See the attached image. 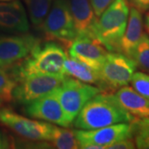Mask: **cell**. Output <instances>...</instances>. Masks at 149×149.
I'll list each match as a JSON object with an SVG mask.
<instances>
[{
	"mask_svg": "<svg viewBox=\"0 0 149 149\" xmlns=\"http://www.w3.org/2000/svg\"><path fill=\"white\" fill-rule=\"evenodd\" d=\"M129 15L128 0H114L97 20L100 42L110 52H119V45Z\"/></svg>",
	"mask_w": 149,
	"mask_h": 149,
	"instance_id": "cell-3",
	"label": "cell"
},
{
	"mask_svg": "<svg viewBox=\"0 0 149 149\" xmlns=\"http://www.w3.org/2000/svg\"><path fill=\"white\" fill-rule=\"evenodd\" d=\"M109 51L100 42L91 37L79 36L70 45V57L84 63L95 70L100 71Z\"/></svg>",
	"mask_w": 149,
	"mask_h": 149,
	"instance_id": "cell-11",
	"label": "cell"
},
{
	"mask_svg": "<svg viewBox=\"0 0 149 149\" xmlns=\"http://www.w3.org/2000/svg\"><path fill=\"white\" fill-rule=\"evenodd\" d=\"M42 27L48 40L71 44L77 33L66 0H54Z\"/></svg>",
	"mask_w": 149,
	"mask_h": 149,
	"instance_id": "cell-5",
	"label": "cell"
},
{
	"mask_svg": "<svg viewBox=\"0 0 149 149\" xmlns=\"http://www.w3.org/2000/svg\"><path fill=\"white\" fill-rule=\"evenodd\" d=\"M90 1L95 15L99 17L114 0H90Z\"/></svg>",
	"mask_w": 149,
	"mask_h": 149,
	"instance_id": "cell-25",
	"label": "cell"
},
{
	"mask_svg": "<svg viewBox=\"0 0 149 149\" xmlns=\"http://www.w3.org/2000/svg\"><path fill=\"white\" fill-rule=\"evenodd\" d=\"M25 109L27 115L33 118L47 121L65 128L70 125L54 91L26 104Z\"/></svg>",
	"mask_w": 149,
	"mask_h": 149,
	"instance_id": "cell-12",
	"label": "cell"
},
{
	"mask_svg": "<svg viewBox=\"0 0 149 149\" xmlns=\"http://www.w3.org/2000/svg\"><path fill=\"white\" fill-rule=\"evenodd\" d=\"M64 73L82 82L99 85L102 89L103 83L100 72L75 59L66 57L64 63Z\"/></svg>",
	"mask_w": 149,
	"mask_h": 149,
	"instance_id": "cell-17",
	"label": "cell"
},
{
	"mask_svg": "<svg viewBox=\"0 0 149 149\" xmlns=\"http://www.w3.org/2000/svg\"><path fill=\"white\" fill-rule=\"evenodd\" d=\"M137 118L129 113L109 94H98L85 104L74 118L79 129H95L119 123H131Z\"/></svg>",
	"mask_w": 149,
	"mask_h": 149,
	"instance_id": "cell-1",
	"label": "cell"
},
{
	"mask_svg": "<svg viewBox=\"0 0 149 149\" xmlns=\"http://www.w3.org/2000/svg\"><path fill=\"white\" fill-rule=\"evenodd\" d=\"M49 141L55 148L59 149L79 148V143L75 137L74 131L65 127L60 128L52 125Z\"/></svg>",
	"mask_w": 149,
	"mask_h": 149,
	"instance_id": "cell-18",
	"label": "cell"
},
{
	"mask_svg": "<svg viewBox=\"0 0 149 149\" xmlns=\"http://www.w3.org/2000/svg\"><path fill=\"white\" fill-rule=\"evenodd\" d=\"M16 85V80L0 67V99L10 101L13 98V91Z\"/></svg>",
	"mask_w": 149,
	"mask_h": 149,
	"instance_id": "cell-22",
	"label": "cell"
},
{
	"mask_svg": "<svg viewBox=\"0 0 149 149\" xmlns=\"http://www.w3.org/2000/svg\"><path fill=\"white\" fill-rule=\"evenodd\" d=\"M54 0H25L30 20L35 27H42Z\"/></svg>",
	"mask_w": 149,
	"mask_h": 149,
	"instance_id": "cell-19",
	"label": "cell"
},
{
	"mask_svg": "<svg viewBox=\"0 0 149 149\" xmlns=\"http://www.w3.org/2000/svg\"><path fill=\"white\" fill-rule=\"evenodd\" d=\"M74 22L77 37L84 36L100 42L97 34V20L90 0H66Z\"/></svg>",
	"mask_w": 149,
	"mask_h": 149,
	"instance_id": "cell-13",
	"label": "cell"
},
{
	"mask_svg": "<svg viewBox=\"0 0 149 149\" xmlns=\"http://www.w3.org/2000/svg\"><path fill=\"white\" fill-rule=\"evenodd\" d=\"M133 60L138 67L149 72V37L147 34L143 33L138 43L133 52Z\"/></svg>",
	"mask_w": 149,
	"mask_h": 149,
	"instance_id": "cell-21",
	"label": "cell"
},
{
	"mask_svg": "<svg viewBox=\"0 0 149 149\" xmlns=\"http://www.w3.org/2000/svg\"><path fill=\"white\" fill-rule=\"evenodd\" d=\"M66 74H38L23 77L17 82L13 98L22 104H27L55 91L61 85Z\"/></svg>",
	"mask_w": 149,
	"mask_h": 149,
	"instance_id": "cell-6",
	"label": "cell"
},
{
	"mask_svg": "<svg viewBox=\"0 0 149 149\" xmlns=\"http://www.w3.org/2000/svg\"><path fill=\"white\" fill-rule=\"evenodd\" d=\"M0 123L23 139L32 141H49L52 124L30 119L8 109L0 110Z\"/></svg>",
	"mask_w": 149,
	"mask_h": 149,
	"instance_id": "cell-9",
	"label": "cell"
},
{
	"mask_svg": "<svg viewBox=\"0 0 149 149\" xmlns=\"http://www.w3.org/2000/svg\"><path fill=\"white\" fill-rule=\"evenodd\" d=\"M1 104H2V100L0 99V105H1Z\"/></svg>",
	"mask_w": 149,
	"mask_h": 149,
	"instance_id": "cell-30",
	"label": "cell"
},
{
	"mask_svg": "<svg viewBox=\"0 0 149 149\" xmlns=\"http://www.w3.org/2000/svg\"><path fill=\"white\" fill-rule=\"evenodd\" d=\"M28 30L29 22L21 1L0 2V31L24 33Z\"/></svg>",
	"mask_w": 149,
	"mask_h": 149,
	"instance_id": "cell-14",
	"label": "cell"
},
{
	"mask_svg": "<svg viewBox=\"0 0 149 149\" xmlns=\"http://www.w3.org/2000/svg\"><path fill=\"white\" fill-rule=\"evenodd\" d=\"M131 123L136 148L149 149V117L135 118Z\"/></svg>",
	"mask_w": 149,
	"mask_h": 149,
	"instance_id": "cell-20",
	"label": "cell"
},
{
	"mask_svg": "<svg viewBox=\"0 0 149 149\" xmlns=\"http://www.w3.org/2000/svg\"><path fill=\"white\" fill-rule=\"evenodd\" d=\"M130 82L134 91L149 100V74L140 71L134 72Z\"/></svg>",
	"mask_w": 149,
	"mask_h": 149,
	"instance_id": "cell-23",
	"label": "cell"
},
{
	"mask_svg": "<svg viewBox=\"0 0 149 149\" xmlns=\"http://www.w3.org/2000/svg\"><path fill=\"white\" fill-rule=\"evenodd\" d=\"M101 92L98 87L67 76L61 85L54 91L70 124L85 104Z\"/></svg>",
	"mask_w": 149,
	"mask_h": 149,
	"instance_id": "cell-4",
	"label": "cell"
},
{
	"mask_svg": "<svg viewBox=\"0 0 149 149\" xmlns=\"http://www.w3.org/2000/svg\"><path fill=\"white\" fill-rule=\"evenodd\" d=\"M145 24H146V27H147V30L149 33V13L148 14L146 17V20H145Z\"/></svg>",
	"mask_w": 149,
	"mask_h": 149,
	"instance_id": "cell-28",
	"label": "cell"
},
{
	"mask_svg": "<svg viewBox=\"0 0 149 149\" xmlns=\"http://www.w3.org/2000/svg\"><path fill=\"white\" fill-rule=\"evenodd\" d=\"M8 148H9L8 140L6 139L5 136L0 132V149Z\"/></svg>",
	"mask_w": 149,
	"mask_h": 149,
	"instance_id": "cell-27",
	"label": "cell"
},
{
	"mask_svg": "<svg viewBox=\"0 0 149 149\" xmlns=\"http://www.w3.org/2000/svg\"><path fill=\"white\" fill-rule=\"evenodd\" d=\"M32 35H16L0 37V67L4 69L27 58L38 45Z\"/></svg>",
	"mask_w": 149,
	"mask_h": 149,
	"instance_id": "cell-10",
	"label": "cell"
},
{
	"mask_svg": "<svg viewBox=\"0 0 149 149\" xmlns=\"http://www.w3.org/2000/svg\"><path fill=\"white\" fill-rule=\"evenodd\" d=\"M8 1H12V0H0V2H8Z\"/></svg>",
	"mask_w": 149,
	"mask_h": 149,
	"instance_id": "cell-29",
	"label": "cell"
},
{
	"mask_svg": "<svg viewBox=\"0 0 149 149\" xmlns=\"http://www.w3.org/2000/svg\"><path fill=\"white\" fill-rule=\"evenodd\" d=\"M131 123H119L95 129L78 128L74 131V134L79 143V148H108L120 139L133 137Z\"/></svg>",
	"mask_w": 149,
	"mask_h": 149,
	"instance_id": "cell-8",
	"label": "cell"
},
{
	"mask_svg": "<svg viewBox=\"0 0 149 149\" xmlns=\"http://www.w3.org/2000/svg\"><path fill=\"white\" fill-rule=\"evenodd\" d=\"M115 96L120 104L135 118L149 117V100L139 95L132 87L126 85L118 89Z\"/></svg>",
	"mask_w": 149,
	"mask_h": 149,
	"instance_id": "cell-16",
	"label": "cell"
},
{
	"mask_svg": "<svg viewBox=\"0 0 149 149\" xmlns=\"http://www.w3.org/2000/svg\"><path fill=\"white\" fill-rule=\"evenodd\" d=\"M143 22L142 13L136 8H132L129 12L125 32L119 45L120 53L124 54L129 58L133 59L134 50L143 34Z\"/></svg>",
	"mask_w": 149,
	"mask_h": 149,
	"instance_id": "cell-15",
	"label": "cell"
},
{
	"mask_svg": "<svg viewBox=\"0 0 149 149\" xmlns=\"http://www.w3.org/2000/svg\"><path fill=\"white\" fill-rule=\"evenodd\" d=\"M137 68L133 59L120 52H109L100 71L102 89L116 91L128 85Z\"/></svg>",
	"mask_w": 149,
	"mask_h": 149,
	"instance_id": "cell-7",
	"label": "cell"
},
{
	"mask_svg": "<svg viewBox=\"0 0 149 149\" xmlns=\"http://www.w3.org/2000/svg\"><path fill=\"white\" fill-rule=\"evenodd\" d=\"M128 2L133 8L140 13H145L149 10V0H129Z\"/></svg>",
	"mask_w": 149,
	"mask_h": 149,
	"instance_id": "cell-26",
	"label": "cell"
},
{
	"mask_svg": "<svg viewBox=\"0 0 149 149\" xmlns=\"http://www.w3.org/2000/svg\"><path fill=\"white\" fill-rule=\"evenodd\" d=\"M66 57L64 50L56 43L48 42L43 46L38 44L24 61L15 66L13 79L17 82L32 74H65L64 63Z\"/></svg>",
	"mask_w": 149,
	"mask_h": 149,
	"instance_id": "cell-2",
	"label": "cell"
},
{
	"mask_svg": "<svg viewBox=\"0 0 149 149\" xmlns=\"http://www.w3.org/2000/svg\"><path fill=\"white\" fill-rule=\"evenodd\" d=\"M136 148V144L133 137H128L120 139L114 143L110 145L108 148L109 149H133Z\"/></svg>",
	"mask_w": 149,
	"mask_h": 149,
	"instance_id": "cell-24",
	"label": "cell"
}]
</instances>
